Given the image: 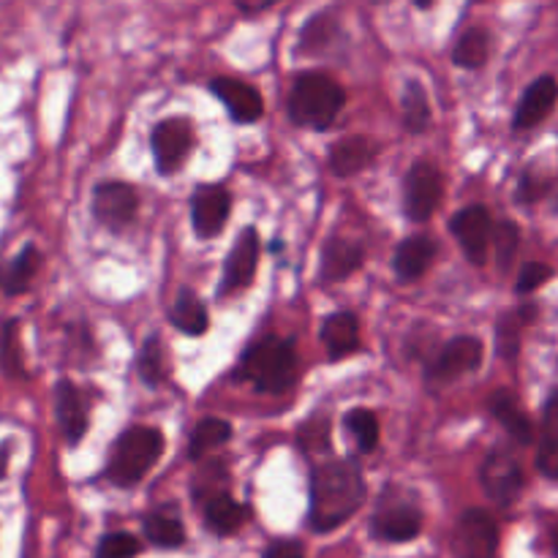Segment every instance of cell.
<instances>
[{
  "label": "cell",
  "instance_id": "14",
  "mask_svg": "<svg viewBox=\"0 0 558 558\" xmlns=\"http://www.w3.org/2000/svg\"><path fill=\"white\" fill-rule=\"evenodd\" d=\"M259 267V234L254 229H243L238 243L232 245L223 267V292H240L251 287Z\"/></svg>",
  "mask_w": 558,
  "mask_h": 558
},
{
  "label": "cell",
  "instance_id": "12",
  "mask_svg": "<svg viewBox=\"0 0 558 558\" xmlns=\"http://www.w3.org/2000/svg\"><path fill=\"white\" fill-rule=\"evenodd\" d=\"M140 196L125 183H101L93 191V216L101 227L123 229L134 221Z\"/></svg>",
  "mask_w": 558,
  "mask_h": 558
},
{
  "label": "cell",
  "instance_id": "18",
  "mask_svg": "<svg viewBox=\"0 0 558 558\" xmlns=\"http://www.w3.org/2000/svg\"><path fill=\"white\" fill-rule=\"evenodd\" d=\"M363 245L354 243L349 238H332L327 240L325 248H322V270L319 278L325 283H336L349 278L352 272L360 270L363 265Z\"/></svg>",
  "mask_w": 558,
  "mask_h": 558
},
{
  "label": "cell",
  "instance_id": "31",
  "mask_svg": "<svg viewBox=\"0 0 558 558\" xmlns=\"http://www.w3.org/2000/svg\"><path fill=\"white\" fill-rule=\"evenodd\" d=\"M38 262H41L38 251L33 248V245H25V248L20 251V256H16V259L11 262L9 272H5V281H3L5 292H9V294L25 292V289L31 287L33 276H36Z\"/></svg>",
  "mask_w": 558,
  "mask_h": 558
},
{
  "label": "cell",
  "instance_id": "27",
  "mask_svg": "<svg viewBox=\"0 0 558 558\" xmlns=\"http://www.w3.org/2000/svg\"><path fill=\"white\" fill-rule=\"evenodd\" d=\"M232 439V425L227 420H218V417H207L202 420L199 425L194 428L189 441V458L191 461H202L207 452L218 450L221 445Z\"/></svg>",
  "mask_w": 558,
  "mask_h": 558
},
{
  "label": "cell",
  "instance_id": "22",
  "mask_svg": "<svg viewBox=\"0 0 558 558\" xmlns=\"http://www.w3.org/2000/svg\"><path fill=\"white\" fill-rule=\"evenodd\" d=\"M245 518H248V510L240 501H234L227 490L205 499V523L218 537H232V534H238L243 529Z\"/></svg>",
  "mask_w": 558,
  "mask_h": 558
},
{
  "label": "cell",
  "instance_id": "41",
  "mask_svg": "<svg viewBox=\"0 0 558 558\" xmlns=\"http://www.w3.org/2000/svg\"><path fill=\"white\" fill-rule=\"evenodd\" d=\"M262 558H305V550L303 545L294 543V539H278V543H272L270 548L265 550Z\"/></svg>",
  "mask_w": 558,
  "mask_h": 558
},
{
  "label": "cell",
  "instance_id": "19",
  "mask_svg": "<svg viewBox=\"0 0 558 558\" xmlns=\"http://www.w3.org/2000/svg\"><path fill=\"white\" fill-rule=\"evenodd\" d=\"M322 343H325L327 360H332V363H338V360L357 352L360 347L357 316L349 314V311H338V314L327 316L325 325H322Z\"/></svg>",
  "mask_w": 558,
  "mask_h": 558
},
{
  "label": "cell",
  "instance_id": "44",
  "mask_svg": "<svg viewBox=\"0 0 558 558\" xmlns=\"http://www.w3.org/2000/svg\"><path fill=\"white\" fill-rule=\"evenodd\" d=\"M556 550H558V537H556Z\"/></svg>",
  "mask_w": 558,
  "mask_h": 558
},
{
  "label": "cell",
  "instance_id": "7",
  "mask_svg": "<svg viewBox=\"0 0 558 558\" xmlns=\"http://www.w3.org/2000/svg\"><path fill=\"white\" fill-rule=\"evenodd\" d=\"M499 554V526L488 510H466L452 532L456 558H496Z\"/></svg>",
  "mask_w": 558,
  "mask_h": 558
},
{
  "label": "cell",
  "instance_id": "29",
  "mask_svg": "<svg viewBox=\"0 0 558 558\" xmlns=\"http://www.w3.org/2000/svg\"><path fill=\"white\" fill-rule=\"evenodd\" d=\"M403 123L412 134H423L430 125L428 93L420 82H409L407 90H403Z\"/></svg>",
  "mask_w": 558,
  "mask_h": 558
},
{
  "label": "cell",
  "instance_id": "10",
  "mask_svg": "<svg viewBox=\"0 0 558 558\" xmlns=\"http://www.w3.org/2000/svg\"><path fill=\"white\" fill-rule=\"evenodd\" d=\"M191 145H194V129H191L189 120L183 118H169L153 129L150 147L153 156H156L158 172L172 174L174 169L183 167V161L189 158Z\"/></svg>",
  "mask_w": 558,
  "mask_h": 558
},
{
  "label": "cell",
  "instance_id": "17",
  "mask_svg": "<svg viewBox=\"0 0 558 558\" xmlns=\"http://www.w3.org/2000/svg\"><path fill=\"white\" fill-rule=\"evenodd\" d=\"M556 98H558V82L554 76H539V80H534L532 85L526 87V93H523L521 104H518L515 120H512L515 131H526V129H534L537 123H543V120L550 114V109H554Z\"/></svg>",
  "mask_w": 558,
  "mask_h": 558
},
{
  "label": "cell",
  "instance_id": "21",
  "mask_svg": "<svg viewBox=\"0 0 558 558\" xmlns=\"http://www.w3.org/2000/svg\"><path fill=\"white\" fill-rule=\"evenodd\" d=\"M434 259H436L434 240L425 238V234H414V238H407L401 245H398L392 267H396L398 278H403V281H414V278L425 276V270L434 265Z\"/></svg>",
  "mask_w": 558,
  "mask_h": 558
},
{
  "label": "cell",
  "instance_id": "33",
  "mask_svg": "<svg viewBox=\"0 0 558 558\" xmlns=\"http://www.w3.org/2000/svg\"><path fill=\"white\" fill-rule=\"evenodd\" d=\"M494 245H496V262H499L501 270L512 265L518 254V245H521V232L512 221H501L499 227L494 229Z\"/></svg>",
  "mask_w": 558,
  "mask_h": 558
},
{
  "label": "cell",
  "instance_id": "1",
  "mask_svg": "<svg viewBox=\"0 0 558 558\" xmlns=\"http://www.w3.org/2000/svg\"><path fill=\"white\" fill-rule=\"evenodd\" d=\"M365 483L354 461H325L311 474V526L332 532L360 510Z\"/></svg>",
  "mask_w": 558,
  "mask_h": 558
},
{
  "label": "cell",
  "instance_id": "2",
  "mask_svg": "<svg viewBox=\"0 0 558 558\" xmlns=\"http://www.w3.org/2000/svg\"><path fill=\"white\" fill-rule=\"evenodd\" d=\"M238 374L259 392H270V396L287 392L298 379V354H294L292 341L276 336L254 341L243 352Z\"/></svg>",
  "mask_w": 558,
  "mask_h": 558
},
{
  "label": "cell",
  "instance_id": "20",
  "mask_svg": "<svg viewBox=\"0 0 558 558\" xmlns=\"http://www.w3.org/2000/svg\"><path fill=\"white\" fill-rule=\"evenodd\" d=\"M376 153H379V145L368 140V136H347V140L332 145L330 167L341 178H349V174H357L360 169L368 167L376 158Z\"/></svg>",
  "mask_w": 558,
  "mask_h": 558
},
{
  "label": "cell",
  "instance_id": "4",
  "mask_svg": "<svg viewBox=\"0 0 558 558\" xmlns=\"http://www.w3.org/2000/svg\"><path fill=\"white\" fill-rule=\"evenodd\" d=\"M343 107V90L336 80L325 74H303L294 80L289 96V118L308 129H327Z\"/></svg>",
  "mask_w": 558,
  "mask_h": 558
},
{
  "label": "cell",
  "instance_id": "34",
  "mask_svg": "<svg viewBox=\"0 0 558 558\" xmlns=\"http://www.w3.org/2000/svg\"><path fill=\"white\" fill-rule=\"evenodd\" d=\"M140 556V539L129 532H112L101 537L96 548V558H136Z\"/></svg>",
  "mask_w": 558,
  "mask_h": 558
},
{
  "label": "cell",
  "instance_id": "11",
  "mask_svg": "<svg viewBox=\"0 0 558 558\" xmlns=\"http://www.w3.org/2000/svg\"><path fill=\"white\" fill-rule=\"evenodd\" d=\"M450 229L458 243H461L463 254L469 256V262L472 265H485V256H488L490 243H494V221H490V213L483 205L463 207L450 221Z\"/></svg>",
  "mask_w": 558,
  "mask_h": 558
},
{
  "label": "cell",
  "instance_id": "36",
  "mask_svg": "<svg viewBox=\"0 0 558 558\" xmlns=\"http://www.w3.org/2000/svg\"><path fill=\"white\" fill-rule=\"evenodd\" d=\"M336 31V22L327 14L314 16V20L305 25L303 36H300V44H303V52H322V49L330 47V36L327 33Z\"/></svg>",
  "mask_w": 558,
  "mask_h": 558
},
{
  "label": "cell",
  "instance_id": "16",
  "mask_svg": "<svg viewBox=\"0 0 558 558\" xmlns=\"http://www.w3.org/2000/svg\"><path fill=\"white\" fill-rule=\"evenodd\" d=\"M54 412H58L65 441L80 445V439L87 430V423H90V414H87L90 409H87V401L71 381H58V387H54Z\"/></svg>",
  "mask_w": 558,
  "mask_h": 558
},
{
  "label": "cell",
  "instance_id": "25",
  "mask_svg": "<svg viewBox=\"0 0 558 558\" xmlns=\"http://www.w3.org/2000/svg\"><path fill=\"white\" fill-rule=\"evenodd\" d=\"M537 469L558 483V392L548 398L543 409V436H539Z\"/></svg>",
  "mask_w": 558,
  "mask_h": 558
},
{
  "label": "cell",
  "instance_id": "3",
  "mask_svg": "<svg viewBox=\"0 0 558 558\" xmlns=\"http://www.w3.org/2000/svg\"><path fill=\"white\" fill-rule=\"evenodd\" d=\"M163 452V436L158 428H129L114 441L112 458H109L107 477L118 488H134L142 483L147 472L156 466Z\"/></svg>",
  "mask_w": 558,
  "mask_h": 558
},
{
  "label": "cell",
  "instance_id": "23",
  "mask_svg": "<svg viewBox=\"0 0 558 558\" xmlns=\"http://www.w3.org/2000/svg\"><path fill=\"white\" fill-rule=\"evenodd\" d=\"M488 407H490V414L496 417V423L505 425V430L512 436V439L521 441V445H529V441L534 439L532 423H529L526 412H523L521 401L512 396V390H496L494 396H490Z\"/></svg>",
  "mask_w": 558,
  "mask_h": 558
},
{
  "label": "cell",
  "instance_id": "37",
  "mask_svg": "<svg viewBox=\"0 0 558 558\" xmlns=\"http://www.w3.org/2000/svg\"><path fill=\"white\" fill-rule=\"evenodd\" d=\"M300 445L308 452H322L330 447V420L314 417L308 425L300 428Z\"/></svg>",
  "mask_w": 558,
  "mask_h": 558
},
{
  "label": "cell",
  "instance_id": "5",
  "mask_svg": "<svg viewBox=\"0 0 558 558\" xmlns=\"http://www.w3.org/2000/svg\"><path fill=\"white\" fill-rule=\"evenodd\" d=\"M371 526L385 543H409L423 532V512L407 490L387 488L376 505Z\"/></svg>",
  "mask_w": 558,
  "mask_h": 558
},
{
  "label": "cell",
  "instance_id": "39",
  "mask_svg": "<svg viewBox=\"0 0 558 558\" xmlns=\"http://www.w3.org/2000/svg\"><path fill=\"white\" fill-rule=\"evenodd\" d=\"M3 368L5 374H22L20 343H16V322H9L3 330Z\"/></svg>",
  "mask_w": 558,
  "mask_h": 558
},
{
  "label": "cell",
  "instance_id": "30",
  "mask_svg": "<svg viewBox=\"0 0 558 558\" xmlns=\"http://www.w3.org/2000/svg\"><path fill=\"white\" fill-rule=\"evenodd\" d=\"M343 428L352 436L360 452H371L376 447V441H379V420H376V414L371 409H352L343 417Z\"/></svg>",
  "mask_w": 558,
  "mask_h": 558
},
{
  "label": "cell",
  "instance_id": "28",
  "mask_svg": "<svg viewBox=\"0 0 558 558\" xmlns=\"http://www.w3.org/2000/svg\"><path fill=\"white\" fill-rule=\"evenodd\" d=\"M488 52H490L488 31H485V27H472V31H466L456 41L452 60H456V65H461V69L477 71L483 69L485 60H488Z\"/></svg>",
  "mask_w": 558,
  "mask_h": 558
},
{
  "label": "cell",
  "instance_id": "35",
  "mask_svg": "<svg viewBox=\"0 0 558 558\" xmlns=\"http://www.w3.org/2000/svg\"><path fill=\"white\" fill-rule=\"evenodd\" d=\"M521 330H523V316L521 314H507L501 316L499 327H496V343H499V352L507 360H512L521 347Z\"/></svg>",
  "mask_w": 558,
  "mask_h": 558
},
{
  "label": "cell",
  "instance_id": "42",
  "mask_svg": "<svg viewBox=\"0 0 558 558\" xmlns=\"http://www.w3.org/2000/svg\"><path fill=\"white\" fill-rule=\"evenodd\" d=\"M272 0H262V3H248V0H238V9L243 11V14H256V11H265L270 9Z\"/></svg>",
  "mask_w": 558,
  "mask_h": 558
},
{
  "label": "cell",
  "instance_id": "13",
  "mask_svg": "<svg viewBox=\"0 0 558 558\" xmlns=\"http://www.w3.org/2000/svg\"><path fill=\"white\" fill-rule=\"evenodd\" d=\"M229 194L221 185H199L191 196V223L202 240L216 238L229 218Z\"/></svg>",
  "mask_w": 558,
  "mask_h": 558
},
{
  "label": "cell",
  "instance_id": "26",
  "mask_svg": "<svg viewBox=\"0 0 558 558\" xmlns=\"http://www.w3.org/2000/svg\"><path fill=\"white\" fill-rule=\"evenodd\" d=\"M169 322L185 336H205L207 332V311L191 289H180L172 311H169Z\"/></svg>",
  "mask_w": 558,
  "mask_h": 558
},
{
  "label": "cell",
  "instance_id": "24",
  "mask_svg": "<svg viewBox=\"0 0 558 558\" xmlns=\"http://www.w3.org/2000/svg\"><path fill=\"white\" fill-rule=\"evenodd\" d=\"M145 537L156 548H180L185 543V529L180 521V510L174 505H163L145 518Z\"/></svg>",
  "mask_w": 558,
  "mask_h": 558
},
{
  "label": "cell",
  "instance_id": "32",
  "mask_svg": "<svg viewBox=\"0 0 558 558\" xmlns=\"http://www.w3.org/2000/svg\"><path fill=\"white\" fill-rule=\"evenodd\" d=\"M136 368H140V376L145 385L156 387L163 381V352H161V341H158L156 336L147 338L145 347H142L140 352V363H136Z\"/></svg>",
  "mask_w": 558,
  "mask_h": 558
},
{
  "label": "cell",
  "instance_id": "15",
  "mask_svg": "<svg viewBox=\"0 0 558 558\" xmlns=\"http://www.w3.org/2000/svg\"><path fill=\"white\" fill-rule=\"evenodd\" d=\"M210 90L221 98V104L238 123H256L262 112H265V101H262L259 90L251 87L248 82L232 80V76H218V80L210 82Z\"/></svg>",
  "mask_w": 558,
  "mask_h": 558
},
{
  "label": "cell",
  "instance_id": "9",
  "mask_svg": "<svg viewBox=\"0 0 558 558\" xmlns=\"http://www.w3.org/2000/svg\"><path fill=\"white\" fill-rule=\"evenodd\" d=\"M483 365V343L472 336H461L447 341L428 365L430 385H452L461 376L474 374Z\"/></svg>",
  "mask_w": 558,
  "mask_h": 558
},
{
  "label": "cell",
  "instance_id": "40",
  "mask_svg": "<svg viewBox=\"0 0 558 558\" xmlns=\"http://www.w3.org/2000/svg\"><path fill=\"white\" fill-rule=\"evenodd\" d=\"M548 189V180H539L534 174H523L521 185H518V199L521 202H534L545 194Z\"/></svg>",
  "mask_w": 558,
  "mask_h": 558
},
{
  "label": "cell",
  "instance_id": "43",
  "mask_svg": "<svg viewBox=\"0 0 558 558\" xmlns=\"http://www.w3.org/2000/svg\"><path fill=\"white\" fill-rule=\"evenodd\" d=\"M5 450H9V447H0V474H3V463H5Z\"/></svg>",
  "mask_w": 558,
  "mask_h": 558
},
{
  "label": "cell",
  "instance_id": "6",
  "mask_svg": "<svg viewBox=\"0 0 558 558\" xmlns=\"http://www.w3.org/2000/svg\"><path fill=\"white\" fill-rule=\"evenodd\" d=\"M480 483L485 494L499 507H512L523 494V469L515 452L507 447H494L480 466Z\"/></svg>",
  "mask_w": 558,
  "mask_h": 558
},
{
  "label": "cell",
  "instance_id": "38",
  "mask_svg": "<svg viewBox=\"0 0 558 558\" xmlns=\"http://www.w3.org/2000/svg\"><path fill=\"white\" fill-rule=\"evenodd\" d=\"M550 276H554V267L543 265V262H526L521 270V276H518V292L521 294L537 292V289L543 287Z\"/></svg>",
  "mask_w": 558,
  "mask_h": 558
},
{
  "label": "cell",
  "instance_id": "8",
  "mask_svg": "<svg viewBox=\"0 0 558 558\" xmlns=\"http://www.w3.org/2000/svg\"><path fill=\"white\" fill-rule=\"evenodd\" d=\"M441 194H445V180L439 167L430 161L414 163L403 180V210L412 221H428L439 210Z\"/></svg>",
  "mask_w": 558,
  "mask_h": 558
}]
</instances>
